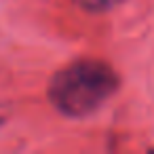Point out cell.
I'll return each mask as SVG.
<instances>
[{
  "label": "cell",
  "instance_id": "6da1fadb",
  "mask_svg": "<svg viewBox=\"0 0 154 154\" xmlns=\"http://www.w3.org/2000/svg\"><path fill=\"white\" fill-rule=\"evenodd\" d=\"M116 91V72L99 59H78L61 68L49 82V99L61 114L72 118L93 114Z\"/></svg>",
  "mask_w": 154,
  "mask_h": 154
},
{
  "label": "cell",
  "instance_id": "7a4b0ae2",
  "mask_svg": "<svg viewBox=\"0 0 154 154\" xmlns=\"http://www.w3.org/2000/svg\"><path fill=\"white\" fill-rule=\"evenodd\" d=\"M74 2L85 9V11H91V13H101V11H110L114 7H118L122 0H74Z\"/></svg>",
  "mask_w": 154,
  "mask_h": 154
}]
</instances>
